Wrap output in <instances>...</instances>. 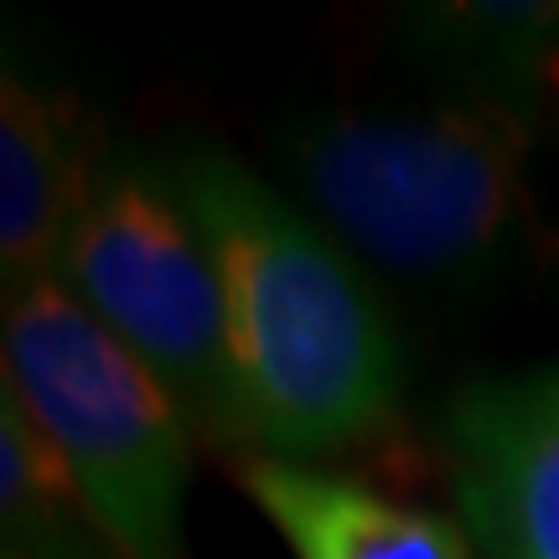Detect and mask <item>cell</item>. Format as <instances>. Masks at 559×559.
I'll return each mask as SVG.
<instances>
[{"label":"cell","mask_w":559,"mask_h":559,"mask_svg":"<svg viewBox=\"0 0 559 559\" xmlns=\"http://www.w3.org/2000/svg\"><path fill=\"white\" fill-rule=\"evenodd\" d=\"M0 559H11V555H0Z\"/></svg>","instance_id":"obj_10"},{"label":"cell","mask_w":559,"mask_h":559,"mask_svg":"<svg viewBox=\"0 0 559 559\" xmlns=\"http://www.w3.org/2000/svg\"><path fill=\"white\" fill-rule=\"evenodd\" d=\"M409 58L436 83H472L534 99L559 62V0H451L404 11Z\"/></svg>","instance_id":"obj_8"},{"label":"cell","mask_w":559,"mask_h":559,"mask_svg":"<svg viewBox=\"0 0 559 559\" xmlns=\"http://www.w3.org/2000/svg\"><path fill=\"white\" fill-rule=\"evenodd\" d=\"M58 285L135 353L192 430L243 445L213 249L156 151H104Z\"/></svg>","instance_id":"obj_4"},{"label":"cell","mask_w":559,"mask_h":559,"mask_svg":"<svg viewBox=\"0 0 559 559\" xmlns=\"http://www.w3.org/2000/svg\"><path fill=\"white\" fill-rule=\"evenodd\" d=\"M0 534L11 559H115L62 451L0 379Z\"/></svg>","instance_id":"obj_9"},{"label":"cell","mask_w":559,"mask_h":559,"mask_svg":"<svg viewBox=\"0 0 559 559\" xmlns=\"http://www.w3.org/2000/svg\"><path fill=\"white\" fill-rule=\"evenodd\" d=\"M239 481L290 559H477L456 519L326 466L243 456Z\"/></svg>","instance_id":"obj_7"},{"label":"cell","mask_w":559,"mask_h":559,"mask_svg":"<svg viewBox=\"0 0 559 559\" xmlns=\"http://www.w3.org/2000/svg\"><path fill=\"white\" fill-rule=\"evenodd\" d=\"M285 192L379 275L472 290L534 228V99L436 83L342 99L280 130Z\"/></svg>","instance_id":"obj_2"},{"label":"cell","mask_w":559,"mask_h":559,"mask_svg":"<svg viewBox=\"0 0 559 559\" xmlns=\"http://www.w3.org/2000/svg\"><path fill=\"white\" fill-rule=\"evenodd\" d=\"M160 156L218 264L243 445L321 466L373 440L404 400V347L368 270L239 156L198 140Z\"/></svg>","instance_id":"obj_1"},{"label":"cell","mask_w":559,"mask_h":559,"mask_svg":"<svg viewBox=\"0 0 559 559\" xmlns=\"http://www.w3.org/2000/svg\"><path fill=\"white\" fill-rule=\"evenodd\" d=\"M104 151L88 145L79 109L5 62L0 79V285L5 300L62 275Z\"/></svg>","instance_id":"obj_6"},{"label":"cell","mask_w":559,"mask_h":559,"mask_svg":"<svg viewBox=\"0 0 559 559\" xmlns=\"http://www.w3.org/2000/svg\"><path fill=\"white\" fill-rule=\"evenodd\" d=\"M0 379L62 451L115 559H192V419L79 300L52 285L5 300Z\"/></svg>","instance_id":"obj_3"},{"label":"cell","mask_w":559,"mask_h":559,"mask_svg":"<svg viewBox=\"0 0 559 559\" xmlns=\"http://www.w3.org/2000/svg\"><path fill=\"white\" fill-rule=\"evenodd\" d=\"M440 451L477 559H559V358L466 383Z\"/></svg>","instance_id":"obj_5"}]
</instances>
